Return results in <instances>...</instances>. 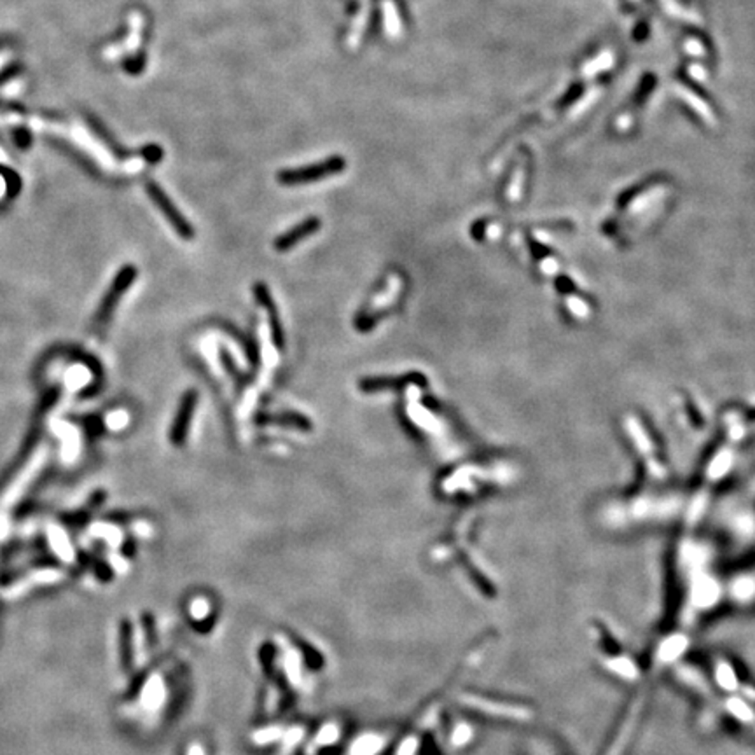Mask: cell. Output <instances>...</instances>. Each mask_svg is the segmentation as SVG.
I'll use <instances>...</instances> for the list:
<instances>
[{"label": "cell", "instance_id": "7a4b0ae2", "mask_svg": "<svg viewBox=\"0 0 755 755\" xmlns=\"http://www.w3.org/2000/svg\"><path fill=\"white\" fill-rule=\"evenodd\" d=\"M136 268L134 264H128V266L121 268V271L117 273L116 278H114L112 286L109 287L107 294L104 295L100 303V308L97 311V317H94V331H102L105 325L109 324V318L116 310L117 303L121 301L123 294L131 287V283L136 278Z\"/></svg>", "mask_w": 755, "mask_h": 755}, {"label": "cell", "instance_id": "277c9868", "mask_svg": "<svg viewBox=\"0 0 755 755\" xmlns=\"http://www.w3.org/2000/svg\"><path fill=\"white\" fill-rule=\"evenodd\" d=\"M408 385H416V386H427V379L422 373H411L401 374V376H369L362 378L359 381V389L364 393H376V392H385V390H401Z\"/></svg>", "mask_w": 755, "mask_h": 755}, {"label": "cell", "instance_id": "9c48e42d", "mask_svg": "<svg viewBox=\"0 0 755 755\" xmlns=\"http://www.w3.org/2000/svg\"><path fill=\"white\" fill-rule=\"evenodd\" d=\"M383 13H385V28L390 37H397L401 33V20L397 7L392 0H383Z\"/></svg>", "mask_w": 755, "mask_h": 755}, {"label": "cell", "instance_id": "ba28073f", "mask_svg": "<svg viewBox=\"0 0 755 755\" xmlns=\"http://www.w3.org/2000/svg\"><path fill=\"white\" fill-rule=\"evenodd\" d=\"M256 423L257 425H280V427L298 428V430H303V432H308L313 428L310 418H306L305 415L295 413V411H283V413H276V415H266V413H263V415L256 416Z\"/></svg>", "mask_w": 755, "mask_h": 755}, {"label": "cell", "instance_id": "8992f818", "mask_svg": "<svg viewBox=\"0 0 755 755\" xmlns=\"http://www.w3.org/2000/svg\"><path fill=\"white\" fill-rule=\"evenodd\" d=\"M254 295H256V301L266 310L268 318H269V331H271V340L273 344L278 348L280 352L286 348V334H283L282 327V318H280L278 308H276L275 301H273V295L269 292V287L264 282H256L254 283Z\"/></svg>", "mask_w": 755, "mask_h": 755}, {"label": "cell", "instance_id": "30bf717a", "mask_svg": "<svg viewBox=\"0 0 755 755\" xmlns=\"http://www.w3.org/2000/svg\"><path fill=\"white\" fill-rule=\"evenodd\" d=\"M221 359H222V366L226 367L227 373H229L231 376H234V379H241V373L237 369V367H234L233 359H231V355L227 354L226 350L221 352Z\"/></svg>", "mask_w": 755, "mask_h": 755}, {"label": "cell", "instance_id": "5b68a950", "mask_svg": "<svg viewBox=\"0 0 755 755\" xmlns=\"http://www.w3.org/2000/svg\"><path fill=\"white\" fill-rule=\"evenodd\" d=\"M196 404H198V392L189 389L182 396L180 404H178L175 420H173L172 428H170V441L173 446H182L188 439L189 427H191V418L195 415Z\"/></svg>", "mask_w": 755, "mask_h": 755}, {"label": "cell", "instance_id": "3957f363", "mask_svg": "<svg viewBox=\"0 0 755 755\" xmlns=\"http://www.w3.org/2000/svg\"><path fill=\"white\" fill-rule=\"evenodd\" d=\"M146 189H147V195H149L151 200L158 205L161 214L165 215L166 221H168L170 226L175 229V233L178 234V237H180L182 240H192V238H195V227H192L188 219H185L180 212H178V208L172 203V200H170L168 196L163 192V189L159 188L158 184H154V182H149V184L146 185Z\"/></svg>", "mask_w": 755, "mask_h": 755}, {"label": "cell", "instance_id": "52a82bcc", "mask_svg": "<svg viewBox=\"0 0 755 755\" xmlns=\"http://www.w3.org/2000/svg\"><path fill=\"white\" fill-rule=\"evenodd\" d=\"M320 227H322L320 219H317V217L305 219V221L299 222L298 226L290 227L289 231L280 234V237L275 240V249L278 250V252H287V250L294 249L295 245L301 244L303 240L310 238L311 234L317 233Z\"/></svg>", "mask_w": 755, "mask_h": 755}, {"label": "cell", "instance_id": "6da1fadb", "mask_svg": "<svg viewBox=\"0 0 755 755\" xmlns=\"http://www.w3.org/2000/svg\"><path fill=\"white\" fill-rule=\"evenodd\" d=\"M344 168H347V161L341 156H332V158L317 163V165L303 166V168L298 170H283V172L278 173V182L283 185L311 184V182L320 180V178L341 173Z\"/></svg>", "mask_w": 755, "mask_h": 755}]
</instances>
